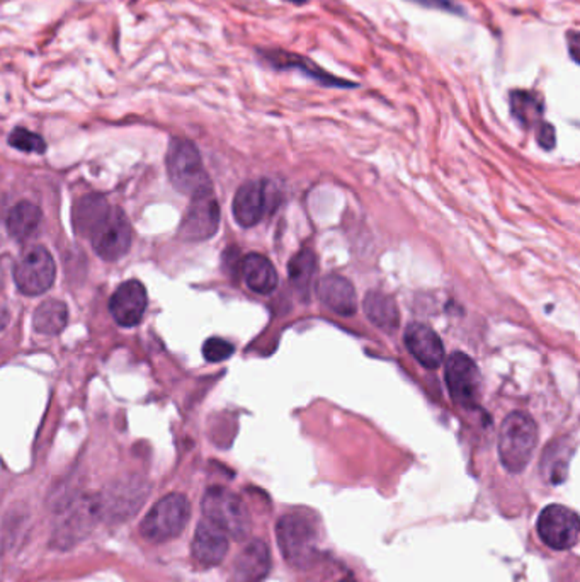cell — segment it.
Returning a JSON list of instances; mask_svg holds the SVG:
<instances>
[{
	"mask_svg": "<svg viewBox=\"0 0 580 582\" xmlns=\"http://www.w3.org/2000/svg\"><path fill=\"white\" fill-rule=\"evenodd\" d=\"M279 548L291 567L306 569L318 556V521L308 511H293L276 525Z\"/></svg>",
	"mask_w": 580,
	"mask_h": 582,
	"instance_id": "obj_1",
	"label": "cell"
},
{
	"mask_svg": "<svg viewBox=\"0 0 580 582\" xmlns=\"http://www.w3.org/2000/svg\"><path fill=\"white\" fill-rule=\"evenodd\" d=\"M538 446V426L526 412H511L499 430V458L511 473H521L530 465Z\"/></svg>",
	"mask_w": 580,
	"mask_h": 582,
	"instance_id": "obj_2",
	"label": "cell"
},
{
	"mask_svg": "<svg viewBox=\"0 0 580 582\" xmlns=\"http://www.w3.org/2000/svg\"><path fill=\"white\" fill-rule=\"evenodd\" d=\"M165 164L172 186L191 198L202 191L213 190L202 165V153L190 140H172Z\"/></svg>",
	"mask_w": 580,
	"mask_h": 582,
	"instance_id": "obj_3",
	"label": "cell"
},
{
	"mask_svg": "<svg viewBox=\"0 0 580 582\" xmlns=\"http://www.w3.org/2000/svg\"><path fill=\"white\" fill-rule=\"evenodd\" d=\"M204 519L212 521L233 540H245L251 533V514L237 494L225 487H210L202 495Z\"/></svg>",
	"mask_w": 580,
	"mask_h": 582,
	"instance_id": "obj_4",
	"label": "cell"
},
{
	"mask_svg": "<svg viewBox=\"0 0 580 582\" xmlns=\"http://www.w3.org/2000/svg\"><path fill=\"white\" fill-rule=\"evenodd\" d=\"M191 504L182 494L162 497L141 521V535L153 544H165L184 532L190 523Z\"/></svg>",
	"mask_w": 580,
	"mask_h": 582,
	"instance_id": "obj_5",
	"label": "cell"
},
{
	"mask_svg": "<svg viewBox=\"0 0 580 582\" xmlns=\"http://www.w3.org/2000/svg\"><path fill=\"white\" fill-rule=\"evenodd\" d=\"M57 275V266L51 254L41 247H31L14 266V281L21 293L36 296L50 290Z\"/></svg>",
	"mask_w": 580,
	"mask_h": 582,
	"instance_id": "obj_6",
	"label": "cell"
},
{
	"mask_svg": "<svg viewBox=\"0 0 580 582\" xmlns=\"http://www.w3.org/2000/svg\"><path fill=\"white\" fill-rule=\"evenodd\" d=\"M446 383L456 404L477 407L482 393V375L477 363L465 353H453L446 359Z\"/></svg>",
	"mask_w": 580,
	"mask_h": 582,
	"instance_id": "obj_7",
	"label": "cell"
},
{
	"mask_svg": "<svg viewBox=\"0 0 580 582\" xmlns=\"http://www.w3.org/2000/svg\"><path fill=\"white\" fill-rule=\"evenodd\" d=\"M220 225V206L213 190L202 191L191 198L190 208L179 228V235L188 242L208 241Z\"/></svg>",
	"mask_w": 580,
	"mask_h": 582,
	"instance_id": "obj_8",
	"label": "cell"
},
{
	"mask_svg": "<svg viewBox=\"0 0 580 582\" xmlns=\"http://www.w3.org/2000/svg\"><path fill=\"white\" fill-rule=\"evenodd\" d=\"M536 526L543 544L554 550H567L579 540V516L570 507L560 504L544 507Z\"/></svg>",
	"mask_w": 580,
	"mask_h": 582,
	"instance_id": "obj_9",
	"label": "cell"
},
{
	"mask_svg": "<svg viewBox=\"0 0 580 582\" xmlns=\"http://www.w3.org/2000/svg\"><path fill=\"white\" fill-rule=\"evenodd\" d=\"M90 241L96 254L104 261H118L123 257L131 245V225L127 215L119 208L109 210Z\"/></svg>",
	"mask_w": 580,
	"mask_h": 582,
	"instance_id": "obj_10",
	"label": "cell"
},
{
	"mask_svg": "<svg viewBox=\"0 0 580 582\" xmlns=\"http://www.w3.org/2000/svg\"><path fill=\"white\" fill-rule=\"evenodd\" d=\"M259 58L263 60V64L269 65L274 70H296L302 72L303 76L310 77L316 80L318 84H322L324 88H336V89H349L356 88L354 82H349L341 77L332 76L327 70H324L322 67L302 57L298 53H291L286 50H259L257 51Z\"/></svg>",
	"mask_w": 580,
	"mask_h": 582,
	"instance_id": "obj_11",
	"label": "cell"
},
{
	"mask_svg": "<svg viewBox=\"0 0 580 582\" xmlns=\"http://www.w3.org/2000/svg\"><path fill=\"white\" fill-rule=\"evenodd\" d=\"M147 308V290L137 281L129 279L114 291L109 300V312L123 327L137 326Z\"/></svg>",
	"mask_w": 580,
	"mask_h": 582,
	"instance_id": "obj_12",
	"label": "cell"
},
{
	"mask_svg": "<svg viewBox=\"0 0 580 582\" xmlns=\"http://www.w3.org/2000/svg\"><path fill=\"white\" fill-rule=\"evenodd\" d=\"M230 536L212 521L202 519L192 540V557L202 567L218 566L228 554Z\"/></svg>",
	"mask_w": 580,
	"mask_h": 582,
	"instance_id": "obj_13",
	"label": "cell"
},
{
	"mask_svg": "<svg viewBox=\"0 0 580 582\" xmlns=\"http://www.w3.org/2000/svg\"><path fill=\"white\" fill-rule=\"evenodd\" d=\"M404 338L407 349L422 367L436 369L444 363L441 338L430 326L414 322L405 329Z\"/></svg>",
	"mask_w": 580,
	"mask_h": 582,
	"instance_id": "obj_14",
	"label": "cell"
},
{
	"mask_svg": "<svg viewBox=\"0 0 580 582\" xmlns=\"http://www.w3.org/2000/svg\"><path fill=\"white\" fill-rule=\"evenodd\" d=\"M232 210L240 227L257 225L267 212V184L263 181H249L240 186L233 198Z\"/></svg>",
	"mask_w": 580,
	"mask_h": 582,
	"instance_id": "obj_15",
	"label": "cell"
},
{
	"mask_svg": "<svg viewBox=\"0 0 580 582\" xmlns=\"http://www.w3.org/2000/svg\"><path fill=\"white\" fill-rule=\"evenodd\" d=\"M318 298L337 316L349 317L357 310V295L353 283L339 275H328L318 283Z\"/></svg>",
	"mask_w": 580,
	"mask_h": 582,
	"instance_id": "obj_16",
	"label": "cell"
},
{
	"mask_svg": "<svg viewBox=\"0 0 580 582\" xmlns=\"http://www.w3.org/2000/svg\"><path fill=\"white\" fill-rule=\"evenodd\" d=\"M271 570L269 546L263 540H253L242 548L233 567L235 582H263Z\"/></svg>",
	"mask_w": 580,
	"mask_h": 582,
	"instance_id": "obj_17",
	"label": "cell"
},
{
	"mask_svg": "<svg viewBox=\"0 0 580 582\" xmlns=\"http://www.w3.org/2000/svg\"><path fill=\"white\" fill-rule=\"evenodd\" d=\"M109 210L111 208L106 202V198H102L99 194H88L80 198L72 210L74 230L80 237L92 239L96 230L101 227L102 222L106 220Z\"/></svg>",
	"mask_w": 580,
	"mask_h": 582,
	"instance_id": "obj_18",
	"label": "cell"
},
{
	"mask_svg": "<svg viewBox=\"0 0 580 582\" xmlns=\"http://www.w3.org/2000/svg\"><path fill=\"white\" fill-rule=\"evenodd\" d=\"M242 275L247 286L259 295H271L278 288V271L273 263L261 254H249L242 261Z\"/></svg>",
	"mask_w": 580,
	"mask_h": 582,
	"instance_id": "obj_19",
	"label": "cell"
},
{
	"mask_svg": "<svg viewBox=\"0 0 580 582\" xmlns=\"http://www.w3.org/2000/svg\"><path fill=\"white\" fill-rule=\"evenodd\" d=\"M363 308H365V314L369 318V322L383 332L393 334L395 330L399 329L400 314H399V307L390 295H387L383 291H369L366 295Z\"/></svg>",
	"mask_w": 580,
	"mask_h": 582,
	"instance_id": "obj_20",
	"label": "cell"
},
{
	"mask_svg": "<svg viewBox=\"0 0 580 582\" xmlns=\"http://www.w3.org/2000/svg\"><path fill=\"white\" fill-rule=\"evenodd\" d=\"M511 114L521 127H538L543 123V102L530 90H513L509 94Z\"/></svg>",
	"mask_w": 580,
	"mask_h": 582,
	"instance_id": "obj_21",
	"label": "cell"
},
{
	"mask_svg": "<svg viewBox=\"0 0 580 582\" xmlns=\"http://www.w3.org/2000/svg\"><path fill=\"white\" fill-rule=\"evenodd\" d=\"M41 216L35 203H17L7 215V230L16 241H25L38 230Z\"/></svg>",
	"mask_w": 580,
	"mask_h": 582,
	"instance_id": "obj_22",
	"label": "cell"
},
{
	"mask_svg": "<svg viewBox=\"0 0 580 582\" xmlns=\"http://www.w3.org/2000/svg\"><path fill=\"white\" fill-rule=\"evenodd\" d=\"M68 324V310L64 302L58 300H47L39 305L33 317V326L39 334L45 336H57L67 327Z\"/></svg>",
	"mask_w": 580,
	"mask_h": 582,
	"instance_id": "obj_23",
	"label": "cell"
},
{
	"mask_svg": "<svg viewBox=\"0 0 580 582\" xmlns=\"http://www.w3.org/2000/svg\"><path fill=\"white\" fill-rule=\"evenodd\" d=\"M570 452L565 443L550 444L543 456V473L552 483H560L565 479Z\"/></svg>",
	"mask_w": 580,
	"mask_h": 582,
	"instance_id": "obj_24",
	"label": "cell"
},
{
	"mask_svg": "<svg viewBox=\"0 0 580 582\" xmlns=\"http://www.w3.org/2000/svg\"><path fill=\"white\" fill-rule=\"evenodd\" d=\"M316 267V255L312 251H302L296 254L291 259L290 267H288L291 285H295V288L300 293H306L310 290Z\"/></svg>",
	"mask_w": 580,
	"mask_h": 582,
	"instance_id": "obj_25",
	"label": "cell"
},
{
	"mask_svg": "<svg viewBox=\"0 0 580 582\" xmlns=\"http://www.w3.org/2000/svg\"><path fill=\"white\" fill-rule=\"evenodd\" d=\"M9 145L26 153H45L47 141L38 133H33L26 128H16L9 135Z\"/></svg>",
	"mask_w": 580,
	"mask_h": 582,
	"instance_id": "obj_26",
	"label": "cell"
},
{
	"mask_svg": "<svg viewBox=\"0 0 580 582\" xmlns=\"http://www.w3.org/2000/svg\"><path fill=\"white\" fill-rule=\"evenodd\" d=\"M233 351H235L233 344H230V342L222 339V338H210L208 341L202 344V356L210 363L225 361L230 356L233 355Z\"/></svg>",
	"mask_w": 580,
	"mask_h": 582,
	"instance_id": "obj_27",
	"label": "cell"
},
{
	"mask_svg": "<svg viewBox=\"0 0 580 582\" xmlns=\"http://www.w3.org/2000/svg\"><path fill=\"white\" fill-rule=\"evenodd\" d=\"M536 137H538V143L542 145L544 151H552L555 147V128L552 127L550 123H546V121L540 123L536 127Z\"/></svg>",
	"mask_w": 580,
	"mask_h": 582,
	"instance_id": "obj_28",
	"label": "cell"
},
{
	"mask_svg": "<svg viewBox=\"0 0 580 582\" xmlns=\"http://www.w3.org/2000/svg\"><path fill=\"white\" fill-rule=\"evenodd\" d=\"M416 4L420 5H426L430 9H440V11H446V13L451 14H463V9L453 2V0H412Z\"/></svg>",
	"mask_w": 580,
	"mask_h": 582,
	"instance_id": "obj_29",
	"label": "cell"
},
{
	"mask_svg": "<svg viewBox=\"0 0 580 582\" xmlns=\"http://www.w3.org/2000/svg\"><path fill=\"white\" fill-rule=\"evenodd\" d=\"M570 39L568 41V47H570V55H572V60L574 62H579V58H577V53H579V48H577V45H579V35H577V31H570Z\"/></svg>",
	"mask_w": 580,
	"mask_h": 582,
	"instance_id": "obj_30",
	"label": "cell"
},
{
	"mask_svg": "<svg viewBox=\"0 0 580 582\" xmlns=\"http://www.w3.org/2000/svg\"><path fill=\"white\" fill-rule=\"evenodd\" d=\"M7 322H9V314H7V310H0V330L4 329V327L7 326Z\"/></svg>",
	"mask_w": 580,
	"mask_h": 582,
	"instance_id": "obj_31",
	"label": "cell"
},
{
	"mask_svg": "<svg viewBox=\"0 0 580 582\" xmlns=\"http://www.w3.org/2000/svg\"><path fill=\"white\" fill-rule=\"evenodd\" d=\"M286 2H290V4H295V5H303V4H306L308 0H286Z\"/></svg>",
	"mask_w": 580,
	"mask_h": 582,
	"instance_id": "obj_32",
	"label": "cell"
},
{
	"mask_svg": "<svg viewBox=\"0 0 580 582\" xmlns=\"http://www.w3.org/2000/svg\"><path fill=\"white\" fill-rule=\"evenodd\" d=\"M339 582H356L354 581L353 577H344V579H342V581Z\"/></svg>",
	"mask_w": 580,
	"mask_h": 582,
	"instance_id": "obj_33",
	"label": "cell"
}]
</instances>
